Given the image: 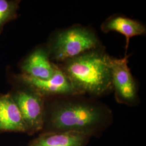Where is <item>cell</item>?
<instances>
[{
  "mask_svg": "<svg viewBox=\"0 0 146 146\" xmlns=\"http://www.w3.org/2000/svg\"><path fill=\"white\" fill-rule=\"evenodd\" d=\"M113 121L111 110L93 98L83 95L47 98L40 133L73 131L99 137Z\"/></svg>",
  "mask_w": 146,
  "mask_h": 146,
  "instance_id": "obj_1",
  "label": "cell"
},
{
  "mask_svg": "<svg viewBox=\"0 0 146 146\" xmlns=\"http://www.w3.org/2000/svg\"><path fill=\"white\" fill-rule=\"evenodd\" d=\"M111 58L100 46L58 66L80 94L99 97L112 90Z\"/></svg>",
  "mask_w": 146,
  "mask_h": 146,
  "instance_id": "obj_2",
  "label": "cell"
},
{
  "mask_svg": "<svg viewBox=\"0 0 146 146\" xmlns=\"http://www.w3.org/2000/svg\"><path fill=\"white\" fill-rule=\"evenodd\" d=\"M100 46L99 40L94 31L78 26L56 33L47 48L50 61L61 63Z\"/></svg>",
  "mask_w": 146,
  "mask_h": 146,
  "instance_id": "obj_3",
  "label": "cell"
},
{
  "mask_svg": "<svg viewBox=\"0 0 146 146\" xmlns=\"http://www.w3.org/2000/svg\"><path fill=\"white\" fill-rule=\"evenodd\" d=\"M15 80V85L8 93L20 111L26 134L31 136L40 133L43 125L45 98L30 86Z\"/></svg>",
  "mask_w": 146,
  "mask_h": 146,
  "instance_id": "obj_4",
  "label": "cell"
},
{
  "mask_svg": "<svg viewBox=\"0 0 146 146\" xmlns=\"http://www.w3.org/2000/svg\"><path fill=\"white\" fill-rule=\"evenodd\" d=\"M125 55L121 58H111V84L116 101L120 104L131 107L140 103L135 81L128 67V58Z\"/></svg>",
  "mask_w": 146,
  "mask_h": 146,
  "instance_id": "obj_5",
  "label": "cell"
},
{
  "mask_svg": "<svg viewBox=\"0 0 146 146\" xmlns=\"http://www.w3.org/2000/svg\"><path fill=\"white\" fill-rule=\"evenodd\" d=\"M15 79L35 89L44 98L72 95H82L74 87L66 75L57 65L54 74L46 80L35 78L25 74L14 76Z\"/></svg>",
  "mask_w": 146,
  "mask_h": 146,
  "instance_id": "obj_6",
  "label": "cell"
},
{
  "mask_svg": "<svg viewBox=\"0 0 146 146\" xmlns=\"http://www.w3.org/2000/svg\"><path fill=\"white\" fill-rule=\"evenodd\" d=\"M20 68L22 74L46 80L52 76L57 64L50 61L47 47H40L27 56L21 63Z\"/></svg>",
  "mask_w": 146,
  "mask_h": 146,
  "instance_id": "obj_7",
  "label": "cell"
},
{
  "mask_svg": "<svg viewBox=\"0 0 146 146\" xmlns=\"http://www.w3.org/2000/svg\"><path fill=\"white\" fill-rule=\"evenodd\" d=\"M26 126L20 111L9 93L0 94V133L26 134Z\"/></svg>",
  "mask_w": 146,
  "mask_h": 146,
  "instance_id": "obj_8",
  "label": "cell"
},
{
  "mask_svg": "<svg viewBox=\"0 0 146 146\" xmlns=\"http://www.w3.org/2000/svg\"><path fill=\"white\" fill-rule=\"evenodd\" d=\"M91 138L73 131L41 132L27 146H86Z\"/></svg>",
  "mask_w": 146,
  "mask_h": 146,
  "instance_id": "obj_9",
  "label": "cell"
},
{
  "mask_svg": "<svg viewBox=\"0 0 146 146\" xmlns=\"http://www.w3.org/2000/svg\"><path fill=\"white\" fill-rule=\"evenodd\" d=\"M101 31L104 33L116 31L125 37V55L131 37L144 35L146 34L145 26L139 21L134 20L125 16H111L106 19L101 26Z\"/></svg>",
  "mask_w": 146,
  "mask_h": 146,
  "instance_id": "obj_10",
  "label": "cell"
},
{
  "mask_svg": "<svg viewBox=\"0 0 146 146\" xmlns=\"http://www.w3.org/2000/svg\"><path fill=\"white\" fill-rule=\"evenodd\" d=\"M20 1L0 0V34L5 25L17 17Z\"/></svg>",
  "mask_w": 146,
  "mask_h": 146,
  "instance_id": "obj_11",
  "label": "cell"
}]
</instances>
